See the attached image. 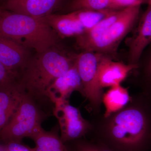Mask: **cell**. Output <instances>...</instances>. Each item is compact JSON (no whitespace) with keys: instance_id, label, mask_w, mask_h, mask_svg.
Masks as SVG:
<instances>
[{"instance_id":"30bf717a","label":"cell","mask_w":151,"mask_h":151,"mask_svg":"<svg viewBox=\"0 0 151 151\" xmlns=\"http://www.w3.org/2000/svg\"><path fill=\"white\" fill-rule=\"evenodd\" d=\"M75 91H79L82 94L81 78L74 60L73 66L66 73L55 79L50 86L47 90V97L54 104L67 100Z\"/></svg>"},{"instance_id":"44dd1931","label":"cell","mask_w":151,"mask_h":151,"mask_svg":"<svg viewBox=\"0 0 151 151\" xmlns=\"http://www.w3.org/2000/svg\"><path fill=\"white\" fill-rule=\"evenodd\" d=\"M149 0H111L112 9L113 10L122 9L134 6H141L147 4Z\"/></svg>"},{"instance_id":"2e32d148","label":"cell","mask_w":151,"mask_h":151,"mask_svg":"<svg viewBox=\"0 0 151 151\" xmlns=\"http://www.w3.org/2000/svg\"><path fill=\"white\" fill-rule=\"evenodd\" d=\"M127 88L120 85L111 87L106 93L103 94L102 102L105 108L104 117L108 118L122 110L132 100Z\"/></svg>"},{"instance_id":"ba28073f","label":"cell","mask_w":151,"mask_h":151,"mask_svg":"<svg viewBox=\"0 0 151 151\" xmlns=\"http://www.w3.org/2000/svg\"><path fill=\"white\" fill-rule=\"evenodd\" d=\"M143 14L137 27L129 40L130 64H138L146 47L151 43V0Z\"/></svg>"},{"instance_id":"d6986e66","label":"cell","mask_w":151,"mask_h":151,"mask_svg":"<svg viewBox=\"0 0 151 151\" xmlns=\"http://www.w3.org/2000/svg\"><path fill=\"white\" fill-rule=\"evenodd\" d=\"M73 148L69 151H115L105 144L92 140H84L80 139L76 140Z\"/></svg>"},{"instance_id":"ffe728a7","label":"cell","mask_w":151,"mask_h":151,"mask_svg":"<svg viewBox=\"0 0 151 151\" xmlns=\"http://www.w3.org/2000/svg\"><path fill=\"white\" fill-rule=\"evenodd\" d=\"M18 78V73L9 70L0 62V89L17 85Z\"/></svg>"},{"instance_id":"9a60e30c","label":"cell","mask_w":151,"mask_h":151,"mask_svg":"<svg viewBox=\"0 0 151 151\" xmlns=\"http://www.w3.org/2000/svg\"><path fill=\"white\" fill-rule=\"evenodd\" d=\"M59 130L58 124L50 131L41 128L31 138L35 143L34 151H69L60 138Z\"/></svg>"},{"instance_id":"277c9868","label":"cell","mask_w":151,"mask_h":151,"mask_svg":"<svg viewBox=\"0 0 151 151\" xmlns=\"http://www.w3.org/2000/svg\"><path fill=\"white\" fill-rule=\"evenodd\" d=\"M36 102L25 94L13 116L0 132V139L4 143L22 142L23 139H31L42 128L41 124L46 114Z\"/></svg>"},{"instance_id":"3957f363","label":"cell","mask_w":151,"mask_h":151,"mask_svg":"<svg viewBox=\"0 0 151 151\" xmlns=\"http://www.w3.org/2000/svg\"><path fill=\"white\" fill-rule=\"evenodd\" d=\"M58 36L44 17H33L10 11L0 13V36L33 49L37 53L55 47Z\"/></svg>"},{"instance_id":"6da1fadb","label":"cell","mask_w":151,"mask_h":151,"mask_svg":"<svg viewBox=\"0 0 151 151\" xmlns=\"http://www.w3.org/2000/svg\"><path fill=\"white\" fill-rule=\"evenodd\" d=\"M94 140L115 151L151 150V97L144 92L109 116Z\"/></svg>"},{"instance_id":"e0dca14e","label":"cell","mask_w":151,"mask_h":151,"mask_svg":"<svg viewBox=\"0 0 151 151\" xmlns=\"http://www.w3.org/2000/svg\"><path fill=\"white\" fill-rule=\"evenodd\" d=\"M145 58L141 64H138L140 68L141 81L143 92L151 96V43Z\"/></svg>"},{"instance_id":"52a82bcc","label":"cell","mask_w":151,"mask_h":151,"mask_svg":"<svg viewBox=\"0 0 151 151\" xmlns=\"http://www.w3.org/2000/svg\"><path fill=\"white\" fill-rule=\"evenodd\" d=\"M53 113L58 121L60 138L64 143L80 139L91 129V125L79 109L69 104L68 100L55 103Z\"/></svg>"},{"instance_id":"8fae6325","label":"cell","mask_w":151,"mask_h":151,"mask_svg":"<svg viewBox=\"0 0 151 151\" xmlns=\"http://www.w3.org/2000/svg\"><path fill=\"white\" fill-rule=\"evenodd\" d=\"M29 50L14 41L0 36V62L9 70L19 74L31 57Z\"/></svg>"},{"instance_id":"5bb4252c","label":"cell","mask_w":151,"mask_h":151,"mask_svg":"<svg viewBox=\"0 0 151 151\" xmlns=\"http://www.w3.org/2000/svg\"><path fill=\"white\" fill-rule=\"evenodd\" d=\"M25 94L18 84L0 89V132L13 116Z\"/></svg>"},{"instance_id":"7a4b0ae2","label":"cell","mask_w":151,"mask_h":151,"mask_svg":"<svg viewBox=\"0 0 151 151\" xmlns=\"http://www.w3.org/2000/svg\"><path fill=\"white\" fill-rule=\"evenodd\" d=\"M74 57L67 56L54 47L31 57L19 73L18 85L37 100L48 99L47 90L55 80L73 66Z\"/></svg>"},{"instance_id":"8992f818","label":"cell","mask_w":151,"mask_h":151,"mask_svg":"<svg viewBox=\"0 0 151 151\" xmlns=\"http://www.w3.org/2000/svg\"><path fill=\"white\" fill-rule=\"evenodd\" d=\"M102 53L84 51L74 57L81 77L82 95L87 98L93 109H98L102 102L103 89L98 79V69Z\"/></svg>"},{"instance_id":"5b68a950","label":"cell","mask_w":151,"mask_h":151,"mask_svg":"<svg viewBox=\"0 0 151 151\" xmlns=\"http://www.w3.org/2000/svg\"><path fill=\"white\" fill-rule=\"evenodd\" d=\"M141 6L123 9L119 18L97 37L77 45L84 51L94 52L108 55L114 52L121 41L137 22Z\"/></svg>"},{"instance_id":"7402d4cb","label":"cell","mask_w":151,"mask_h":151,"mask_svg":"<svg viewBox=\"0 0 151 151\" xmlns=\"http://www.w3.org/2000/svg\"><path fill=\"white\" fill-rule=\"evenodd\" d=\"M1 151H34L33 149L22 142H10L0 145Z\"/></svg>"},{"instance_id":"7c38bea8","label":"cell","mask_w":151,"mask_h":151,"mask_svg":"<svg viewBox=\"0 0 151 151\" xmlns=\"http://www.w3.org/2000/svg\"><path fill=\"white\" fill-rule=\"evenodd\" d=\"M62 0H7L8 10L35 18L45 17L52 14Z\"/></svg>"},{"instance_id":"ac0fdd59","label":"cell","mask_w":151,"mask_h":151,"mask_svg":"<svg viewBox=\"0 0 151 151\" xmlns=\"http://www.w3.org/2000/svg\"><path fill=\"white\" fill-rule=\"evenodd\" d=\"M72 10L100 11L112 9L111 0H73L70 5Z\"/></svg>"},{"instance_id":"cb8c5ba5","label":"cell","mask_w":151,"mask_h":151,"mask_svg":"<svg viewBox=\"0 0 151 151\" xmlns=\"http://www.w3.org/2000/svg\"><path fill=\"white\" fill-rule=\"evenodd\" d=\"M0 151H1V149H0Z\"/></svg>"},{"instance_id":"603a6c76","label":"cell","mask_w":151,"mask_h":151,"mask_svg":"<svg viewBox=\"0 0 151 151\" xmlns=\"http://www.w3.org/2000/svg\"><path fill=\"white\" fill-rule=\"evenodd\" d=\"M1 10L0 9V13H1Z\"/></svg>"},{"instance_id":"4fadbf2b","label":"cell","mask_w":151,"mask_h":151,"mask_svg":"<svg viewBox=\"0 0 151 151\" xmlns=\"http://www.w3.org/2000/svg\"><path fill=\"white\" fill-rule=\"evenodd\" d=\"M47 22L60 36H78L86 32L74 11L66 14H52L44 17Z\"/></svg>"},{"instance_id":"9c48e42d","label":"cell","mask_w":151,"mask_h":151,"mask_svg":"<svg viewBox=\"0 0 151 151\" xmlns=\"http://www.w3.org/2000/svg\"><path fill=\"white\" fill-rule=\"evenodd\" d=\"M138 64H126L113 61L111 58L103 54L99 63L98 82L100 87H112L120 85L132 70L138 68Z\"/></svg>"}]
</instances>
